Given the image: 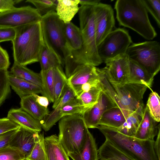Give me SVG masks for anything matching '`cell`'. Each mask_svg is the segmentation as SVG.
<instances>
[{"mask_svg": "<svg viewBox=\"0 0 160 160\" xmlns=\"http://www.w3.org/2000/svg\"><path fill=\"white\" fill-rule=\"evenodd\" d=\"M93 6H82L79 7V29L82 45L80 50L72 54L65 62V75L67 78L80 66L89 65L96 67L103 62L98 55L96 43Z\"/></svg>", "mask_w": 160, "mask_h": 160, "instance_id": "1", "label": "cell"}, {"mask_svg": "<svg viewBox=\"0 0 160 160\" xmlns=\"http://www.w3.org/2000/svg\"><path fill=\"white\" fill-rule=\"evenodd\" d=\"M12 41L14 62L26 66L38 62L44 44L40 21L16 27Z\"/></svg>", "mask_w": 160, "mask_h": 160, "instance_id": "2", "label": "cell"}, {"mask_svg": "<svg viewBox=\"0 0 160 160\" xmlns=\"http://www.w3.org/2000/svg\"><path fill=\"white\" fill-rule=\"evenodd\" d=\"M114 9L120 25L131 29L148 40L156 37L142 0H117Z\"/></svg>", "mask_w": 160, "mask_h": 160, "instance_id": "3", "label": "cell"}, {"mask_svg": "<svg viewBox=\"0 0 160 160\" xmlns=\"http://www.w3.org/2000/svg\"><path fill=\"white\" fill-rule=\"evenodd\" d=\"M105 140L134 160H158L154 148L153 139L141 140L127 136L115 129L99 125L97 128Z\"/></svg>", "mask_w": 160, "mask_h": 160, "instance_id": "4", "label": "cell"}, {"mask_svg": "<svg viewBox=\"0 0 160 160\" xmlns=\"http://www.w3.org/2000/svg\"><path fill=\"white\" fill-rule=\"evenodd\" d=\"M40 23L44 44L64 66L65 61L71 54L65 36L64 22L55 11H51L42 17Z\"/></svg>", "mask_w": 160, "mask_h": 160, "instance_id": "5", "label": "cell"}, {"mask_svg": "<svg viewBox=\"0 0 160 160\" xmlns=\"http://www.w3.org/2000/svg\"><path fill=\"white\" fill-rule=\"evenodd\" d=\"M59 141L68 154H78L85 143L89 131L82 116L79 114L62 117L58 123Z\"/></svg>", "mask_w": 160, "mask_h": 160, "instance_id": "6", "label": "cell"}, {"mask_svg": "<svg viewBox=\"0 0 160 160\" xmlns=\"http://www.w3.org/2000/svg\"><path fill=\"white\" fill-rule=\"evenodd\" d=\"M129 60L137 63L153 77L160 70V45L157 41L133 43L126 52Z\"/></svg>", "mask_w": 160, "mask_h": 160, "instance_id": "7", "label": "cell"}, {"mask_svg": "<svg viewBox=\"0 0 160 160\" xmlns=\"http://www.w3.org/2000/svg\"><path fill=\"white\" fill-rule=\"evenodd\" d=\"M111 85L117 93L120 108L130 114L135 112L142 117L145 108L143 96L148 87L134 83Z\"/></svg>", "mask_w": 160, "mask_h": 160, "instance_id": "8", "label": "cell"}, {"mask_svg": "<svg viewBox=\"0 0 160 160\" xmlns=\"http://www.w3.org/2000/svg\"><path fill=\"white\" fill-rule=\"evenodd\" d=\"M132 43L128 31L124 28H116L97 46L98 53L104 62L119 55L126 53L128 48Z\"/></svg>", "mask_w": 160, "mask_h": 160, "instance_id": "9", "label": "cell"}, {"mask_svg": "<svg viewBox=\"0 0 160 160\" xmlns=\"http://www.w3.org/2000/svg\"><path fill=\"white\" fill-rule=\"evenodd\" d=\"M42 17L30 6L14 8L0 13V28L16 27L40 22Z\"/></svg>", "mask_w": 160, "mask_h": 160, "instance_id": "10", "label": "cell"}, {"mask_svg": "<svg viewBox=\"0 0 160 160\" xmlns=\"http://www.w3.org/2000/svg\"><path fill=\"white\" fill-rule=\"evenodd\" d=\"M96 43L97 46L114 28V11L109 4L99 3L93 6Z\"/></svg>", "mask_w": 160, "mask_h": 160, "instance_id": "11", "label": "cell"}, {"mask_svg": "<svg viewBox=\"0 0 160 160\" xmlns=\"http://www.w3.org/2000/svg\"><path fill=\"white\" fill-rule=\"evenodd\" d=\"M106 77L111 84L120 85L127 82L129 75V59L126 53L119 55L104 62Z\"/></svg>", "mask_w": 160, "mask_h": 160, "instance_id": "12", "label": "cell"}, {"mask_svg": "<svg viewBox=\"0 0 160 160\" xmlns=\"http://www.w3.org/2000/svg\"><path fill=\"white\" fill-rule=\"evenodd\" d=\"M118 106L114 101L103 89L97 102L81 116L88 128H97L101 118L108 109Z\"/></svg>", "mask_w": 160, "mask_h": 160, "instance_id": "13", "label": "cell"}, {"mask_svg": "<svg viewBox=\"0 0 160 160\" xmlns=\"http://www.w3.org/2000/svg\"><path fill=\"white\" fill-rule=\"evenodd\" d=\"M98 77L96 67L84 65L77 68L72 75L67 78L68 85L77 97L79 94L83 84Z\"/></svg>", "mask_w": 160, "mask_h": 160, "instance_id": "14", "label": "cell"}, {"mask_svg": "<svg viewBox=\"0 0 160 160\" xmlns=\"http://www.w3.org/2000/svg\"><path fill=\"white\" fill-rule=\"evenodd\" d=\"M39 133L20 127L12 138L9 146L19 149L26 158L31 152Z\"/></svg>", "mask_w": 160, "mask_h": 160, "instance_id": "15", "label": "cell"}, {"mask_svg": "<svg viewBox=\"0 0 160 160\" xmlns=\"http://www.w3.org/2000/svg\"><path fill=\"white\" fill-rule=\"evenodd\" d=\"M158 123L151 116L146 106L134 137L141 140L153 139L157 135L160 125H157Z\"/></svg>", "mask_w": 160, "mask_h": 160, "instance_id": "16", "label": "cell"}, {"mask_svg": "<svg viewBox=\"0 0 160 160\" xmlns=\"http://www.w3.org/2000/svg\"><path fill=\"white\" fill-rule=\"evenodd\" d=\"M7 118L21 127L38 133L42 131L40 122L21 108L10 109Z\"/></svg>", "mask_w": 160, "mask_h": 160, "instance_id": "17", "label": "cell"}, {"mask_svg": "<svg viewBox=\"0 0 160 160\" xmlns=\"http://www.w3.org/2000/svg\"><path fill=\"white\" fill-rule=\"evenodd\" d=\"M130 114L128 112L118 106L112 108L104 113L98 126L118 128L124 123Z\"/></svg>", "mask_w": 160, "mask_h": 160, "instance_id": "18", "label": "cell"}, {"mask_svg": "<svg viewBox=\"0 0 160 160\" xmlns=\"http://www.w3.org/2000/svg\"><path fill=\"white\" fill-rule=\"evenodd\" d=\"M8 79L10 86L21 98L33 94L42 93L41 87L17 77L10 73Z\"/></svg>", "mask_w": 160, "mask_h": 160, "instance_id": "19", "label": "cell"}, {"mask_svg": "<svg viewBox=\"0 0 160 160\" xmlns=\"http://www.w3.org/2000/svg\"><path fill=\"white\" fill-rule=\"evenodd\" d=\"M21 108L39 121L49 112L48 108L39 104L32 94L21 98Z\"/></svg>", "mask_w": 160, "mask_h": 160, "instance_id": "20", "label": "cell"}, {"mask_svg": "<svg viewBox=\"0 0 160 160\" xmlns=\"http://www.w3.org/2000/svg\"><path fill=\"white\" fill-rule=\"evenodd\" d=\"M73 160H99L98 149L95 139L88 131L85 145L78 154L69 153Z\"/></svg>", "mask_w": 160, "mask_h": 160, "instance_id": "21", "label": "cell"}, {"mask_svg": "<svg viewBox=\"0 0 160 160\" xmlns=\"http://www.w3.org/2000/svg\"><path fill=\"white\" fill-rule=\"evenodd\" d=\"M79 0H58L56 12L59 18L64 23L71 22L78 12Z\"/></svg>", "mask_w": 160, "mask_h": 160, "instance_id": "22", "label": "cell"}, {"mask_svg": "<svg viewBox=\"0 0 160 160\" xmlns=\"http://www.w3.org/2000/svg\"><path fill=\"white\" fill-rule=\"evenodd\" d=\"M64 30L66 42L71 51V54L80 50L82 46V40L79 28L70 22L64 23Z\"/></svg>", "mask_w": 160, "mask_h": 160, "instance_id": "23", "label": "cell"}, {"mask_svg": "<svg viewBox=\"0 0 160 160\" xmlns=\"http://www.w3.org/2000/svg\"><path fill=\"white\" fill-rule=\"evenodd\" d=\"M154 78L137 63L129 60V75L127 83H139L151 88Z\"/></svg>", "mask_w": 160, "mask_h": 160, "instance_id": "24", "label": "cell"}, {"mask_svg": "<svg viewBox=\"0 0 160 160\" xmlns=\"http://www.w3.org/2000/svg\"><path fill=\"white\" fill-rule=\"evenodd\" d=\"M54 102L52 108H55L68 85L67 78L62 66L53 68Z\"/></svg>", "mask_w": 160, "mask_h": 160, "instance_id": "25", "label": "cell"}, {"mask_svg": "<svg viewBox=\"0 0 160 160\" xmlns=\"http://www.w3.org/2000/svg\"><path fill=\"white\" fill-rule=\"evenodd\" d=\"M100 160H134L105 140L98 149Z\"/></svg>", "mask_w": 160, "mask_h": 160, "instance_id": "26", "label": "cell"}, {"mask_svg": "<svg viewBox=\"0 0 160 160\" xmlns=\"http://www.w3.org/2000/svg\"><path fill=\"white\" fill-rule=\"evenodd\" d=\"M10 73L42 88V87L40 73L35 72L28 68L26 66L14 63L11 69Z\"/></svg>", "mask_w": 160, "mask_h": 160, "instance_id": "27", "label": "cell"}, {"mask_svg": "<svg viewBox=\"0 0 160 160\" xmlns=\"http://www.w3.org/2000/svg\"><path fill=\"white\" fill-rule=\"evenodd\" d=\"M38 62L41 70L46 71L54 67L62 66L61 62L57 56L44 44L40 52Z\"/></svg>", "mask_w": 160, "mask_h": 160, "instance_id": "28", "label": "cell"}, {"mask_svg": "<svg viewBox=\"0 0 160 160\" xmlns=\"http://www.w3.org/2000/svg\"><path fill=\"white\" fill-rule=\"evenodd\" d=\"M44 142L52 151L55 160H70L68 153L59 141L58 136L54 134L46 137Z\"/></svg>", "mask_w": 160, "mask_h": 160, "instance_id": "29", "label": "cell"}, {"mask_svg": "<svg viewBox=\"0 0 160 160\" xmlns=\"http://www.w3.org/2000/svg\"><path fill=\"white\" fill-rule=\"evenodd\" d=\"M142 118L138 114L135 112L132 113L129 115L125 122L121 126L118 128L115 129L124 135L134 137Z\"/></svg>", "mask_w": 160, "mask_h": 160, "instance_id": "30", "label": "cell"}, {"mask_svg": "<svg viewBox=\"0 0 160 160\" xmlns=\"http://www.w3.org/2000/svg\"><path fill=\"white\" fill-rule=\"evenodd\" d=\"M42 83V94L47 97L49 101L54 102V87L53 76V68L46 71H40Z\"/></svg>", "mask_w": 160, "mask_h": 160, "instance_id": "31", "label": "cell"}, {"mask_svg": "<svg viewBox=\"0 0 160 160\" xmlns=\"http://www.w3.org/2000/svg\"><path fill=\"white\" fill-rule=\"evenodd\" d=\"M43 132L39 133L27 160H48L46 150Z\"/></svg>", "mask_w": 160, "mask_h": 160, "instance_id": "32", "label": "cell"}, {"mask_svg": "<svg viewBox=\"0 0 160 160\" xmlns=\"http://www.w3.org/2000/svg\"><path fill=\"white\" fill-rule=\"evenodd\" d=\"M102 90L100 82L99 85L91 88L87 92L81 93L76 97L82 101L88 110L97 102Z\"/></svg>", "mask_w": 160, "mask_h": 160, "instance_id": "33", "label": "cell"}, {"mask_svg": "<svg viewBox=\"0 0 160 160\" xmlns=\"http://www.w3.org/2000/svg\"><path fill=\"white\" fill-rule=\"evenodd\" d=\"M87 110V108L82 101L75 97L63 106L60 112L63 117L75 114L82 115Z\"/></svg>", "mask_w": 160, "mask_h": 160, "instance_id": "34", "label": "cell"}, {"mask_svg": "<svg viewBox=\"0 0 160 160\" xmlns=\"http://www.w3.org/2000/svg\"><path fill=\"white\" fill-rule=\"evenodd\" d=\"M26 2L33 4L42 17L51 11H55L58 0H27Z\"/></svg>", "mask_w": 160, "mask_h": 160, "instance_id": "35", "label": "cell"}, {"mask_svg": "<svg viewBox=\"0 0 160 160\" xmlns=\"http://www.w3.org/2000/svg\"><path fill=\"white\" fill-rule=\"evenodd\" d=\"M147 107L151 116L157 122L160 121V98L158 94L152 91L147 102Z\"/></svg>", "mask_w": 160, "mask_h": 160, "instance_id": "36", "label": "cell"}, {"mask_svg": "<svg viewBox=\"0 0 160 160\" xmlns=\"http://www.w3.org/2000/svg\"><path fill=\"white\" fill-rule=\"evenodd\" d=\"M9 74L8 69H0V106L11 92L8 79Z\"/></svg>", "mask_w": 160, "mask_h": 160, "instance_id": "37", "label": "cell"}, {"mask_svg": "<svg viewBox=\"0 0 160 160\" xmlns=\"http://www.w3.org/2000/svg\"><path fill=\"white\" fill-rule=\"evenodd\" d=\"M24 154L19 149L10 146L0 148V160H23Z\"/></svg>", "mask_w": 160, "mask_h": 160, "instance_id": "38", "label": "cell"}, {"mask_svg": "<svg viewBox=\"0 0 160 160\" xmlns=\"http://www.w3.org/2000/svg\"><path fill=\"white\" fill-rule=\"evenodd\" d=\"M148 12L152 16L160 28V0H142Z\"/></svg>", "mask_w": 160, "mask_h": 160, "instance_id": "39", "label": "cell"}, {"mask_svg": "<svg viewBox=\"0 0 160 160\" xmlns=\"http://www.w3.org/2000/svg\"><path fill=\"white\" fill-rule=\"evenodd\" d=\"M20 126L7 118H0V135L18 128Z\"/></svg>", "mask_w": 160, "mask_h": 160, "instance_id": "40", "label": "cell"}, {"mask_svg": "<svg viewBox=\"0 0 160 160\" xmlns=\"http://www.w3.org/2000/svg\"><path fill=\"white\" fill-rule=\"evenodd\" d=\"M15 35L14 28H0V43L7 41H12Z\"/></svg>", "mask_w": 160, "mask_h": 160, "instance_id": "41", "label": "cell"}, {"mask_svg": "<svg viewBox=\"0 0 160 160\" xmlns=\"http://www.w3.org/2000/svg\"><path fill=\"white\" fill-rule=\"evenodd\" d=\"M19 128L0 135V148L9 145L12 138Z\"/></svg>", "mask_w": 160, "mask_h": 160, "instance_id": "42", "label": "cell"}, {"mask_svg": "<svg viewBox=\"0 0 160 160\" xmlns=\"http://www.w3.org/2000/svg\"><path fill=\"white\" fill-rule=\"evenodd\" d=\"M10 62L7 51L0 46V69H8Z\"/></svg>", "mask_w": 160, "mask_h": 160, "instance_id": "43", "label": "cell"}, {"mask_svg": "<svg viewBox=\"0 0 160 160\" xmlns=\"http://www.w3.org/2000/svg\"><path fill=\"white\" fill-rule=\"evenodd\" d=\"M21 0H0V13L12 9L14 5L22 1Z\"/></svg>", "mask_w": 160, "mask_h": 160, "instance_id": "44", "label": "cell"}, {"mask_svg": "<svg viewBox=\"0 0 160 160\" xmlns=\"http://www.w3.org/2000/svg\"><path fill=\"white\" fill-rule=\"evenodd\" d=\"M100 84V80L98 75V77L89 81L81 86L79 94L82 92L88 91L91 88L99 85Z\"/></svg>", "mask_w": 160, "mask_h": 160, "instance_id": "45", "label": "cell"}, {"mask_svg": "<svg viewBox=\"0 0 160 160\" xmlns=\"http://www.w3.org/2000/svg\"><path fill=\"white\" fill-rule=\"evenodd\" d=\"M156 141H154V148L155 153L158 160H160V125L158 127V130Z\"/></svg>", "mask_w": 160, "mask_h": 160, "instance_id": "46", "label": "cell"}, {"mask_svg": "<svg viewBox=\"0 0 160 160\" xmlns=\"http://www.w3.org/2000/svg\"><path fill=\"white\" fill-rule=\"evenodd\" d=\"M36 101L40 105L47 108L49 104V100L48 98L45 96H41L36 94H33Z\"/></svg>", "mask_w": 160, "mask_h": 160, "instance_id": "47", "label": "cell"}, {"mask_svg": "<svg viewBox=\"0 0 160 160\" xmlns=\"http://www.w3.org/2000/svg\"><path fill=\"white\" fill-rule=\"evenodd\" d=\"M99 0H79V4L81 6H94L100 2Z\"/></svg>", "mask_w": 160, "mask_h": 160, "instance_id": "48", "label": "cell"}, {"mask_svg": "<svg viewBox=\"0 0 160 160\" xmlns=\"http://www.w3.org/2000/svg\"><path fill=\"white\" fill-rule=\"evenodd\" d=\"M46 150L47 152L48 160H55L52 152L48 146L45 144Z\"/></svg>", "mask_w": 160, "mask_h": 160, "instance_id": "49", "label": "cell"}, {"mask_svg": "<svg viewBox=\"0 0 160 160\" xmlns=\"http://www.w3.org/2000/svg\"><path fill=\"white\" fill-rule=\"evenodd\" d=\"M27 160V159H24V160Z\"/></svg>", "mask_w": 160, "mask_h": 160, "instance_id": "50", "label": "cell"}, {"mask_svg": "<svg viewBox=\"0 0 160 160\" xmlns=\"http://www.w3.org/2000/svg\"></svg>", "mask_w": 160, "mask_h": 160, "instance_id": "51", "label": "cell"}]
</instances>
